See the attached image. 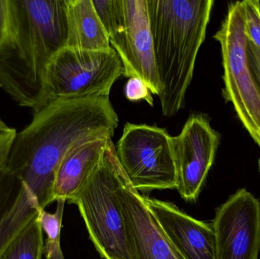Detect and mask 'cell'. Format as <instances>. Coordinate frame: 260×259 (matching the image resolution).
Segmentation results:
<instances>
[{"mask_svg": "<svg viewBox=\"0 0 260 259\" xmlns=\"http://www.w3.org/2000/svg\"><path fill=\"white\" fill-rule=\"evenodd\" d=\"M148 210L173 247L184 259H215L212 224L197 220L169 202L144 196Z\"/></svg>", "mask_w": 260, "mask_h": 259, "instance_id": "8fae6325", "label": "cell"}, {"mask_svg": "<svg viewBox=\"0 0 260 259\" xmlns=\"http://www.w3.org/2000/svg\"><path fill=\"white\" fill-rule=\"evenodd\" d=\"M221 45L226 101L260 149V89L247 55L241 1L232 3L219 30L214 35Z\"/></svg>", "mask_w": 260, "mask_h": 259, "instance_id": "5b68a950", "label": "cell"}, {"mask_svg": "<svg viewBox=\"0 0 260 259\" xmlns=\"http://www.w3.org/2000/svg\"><path fill=\"white\" fill-rule=\"evenodd\" d=\"M111 137L102 136L81 141L66 154L55 177V202H68L82 187L103 156Z\"/></svg>", "mask_w": 260, "mask_h": 259, "instance_id": "4fadbf2b", "label": "cell"}, {"mask_svg": "<svg viewBox=\"0 0 260 259\" xmlns=\"http://www.w3.org/2000/svg\"><path fill=\"white\" fill-rule=\"evenodd\" d=\"M124 174L111 138L97 167L68 201L79 208L102 258L136 259L118 199Z\"/></svg>", "mask_w": 260, "mask_h": 259, "instance_id": "277c9868", "label": "cell"}, {"mask_svg": "<svg viewBox=\"0 0 260 259\" xmlns=\"http://www.w3.org/2000/svg\"><path fill=\"white\" fill-rule=\"evenodd\" d=\"M259 171H260V158L259 160Z\"/></svg>", "mask_w": 260, "mask_h": 259, "instance_id": "cb8c5ba5", "label": "cell"}, {"mask_svg": "<svg viewBox=\"0 0 260 259\" xmlns=\"http://www.w3.org/2000/svg\"><path fill=\"white\" fill-rule=\"evenodd\" d=\"M116 152L125 174L137 191L177 188L172 137L166 129L127 123Z\"/></svg>", "mask_w": 260, "mask_h": 259, "instance_id": "52a82bcc", "label": "cell"}, {"mask_svg": "<svg viewBox=\"0 0 260 259\" xmlns=\"http://www.w3.org/2000/svg\"><path fill=\"white\" fill-rule=\"evenodd\" d=\"M215 259H259L260 203L245 189L218 207L212 221Z\"/></svg>", "mask_w": 260, "mask_h": 259, "instance_id": "ba28073f", "label": "cell"}, {"mask_svg": "<svg viewBox=\"0 0 260 259\" xmlns=\"http://www.w3.org/2000/svg\"><path fill=\"white\" fill-rule=\"evenodd\" d=\"M177 169V190L182 199L198 198L215 161L219 144L218 132L203 114H192L180 135L172 137Z\"/></svg>", "mask_w": 260, "mask_h": 259, "instance_id": "9c48e42d", "label": "cell"}, {"mask_svg": "<svg viewBox=\"0 0 260 259\" xmlns=\"http://www.w3.org/2000/svg\"><path fill=\"white\" fill-rule=\"evenodd\" d=\"M213 0H148L154 60L165 117L185 104L199 50L206 38Z\"/></svg>", "mask_w": 260, "mask_h": 259, "instance_id": "3957f363", "label": "cell"}, {"mask_svg": "<svg viewBox=\"0 0 260 259\" xmlns=\"http://www.w3.org/2000/svg\"><path fill=\"white\" fill-rule=\"evenodd\" d=\"M16 134L15 129H12L9 132L0 133V173L7 164L11 147Z\"/></svg>", "mask_w": 260, "mask_h": 259, "instance_id": "ffe728a7", "label": "cell"}, {"mask_svg": "<svg viewBox=\"0 0 260 259\" xmlns=\"http://www.w3.org/2000/svg\"><path fill=\"white\" fill-rule=\"evenodd\" d=\"M247 55L249 64L260 89V50L249 41L247 44Z\"/></svg>", "mask_w": 260, "mask_h": 259, "instance_id": "44dd1931", "label": "cell"}, {"mask_svg": "<svg viewBox=\"0 0 260 259\" xmlns=\"http://www.w3.org/2000/svg\"><path fill=\"white\" fill-rule=\"evenodd\" d=\"M124 20L109 38L123 64L126 78L143 81L151 94L159 96L160 85L154 60L148 0H123Z\"/></svg>", "mask_w": 260, "mask_h": 259, "instance_id": "30bf717a", "label": "cell"}, {"mask_svg": "<svg viewBox=\"0 0 260 259\" xmlns=\"http://www.w3.org/2000/svg\"><path fill=\"white\" fill-rule=\"evenodd\" d=\"M125 95L131 101L144 100L151 106L154 103L151 91L148 89L146 84L137 78H130L126 82Z\"/></svg>", "mask_w": 260, "mask_h": 259, "instance_id": "d6986e66", "label": "cell"}, {"mask_svg": "<svg viewBox=\"0 0 260 259\" xmlns=\"http://www.w3.org/2000/svg\"><path fill=\"white\" fill-rule=\"evenodd\" d=\"M66 202L64 199H57V206L53 214L42 208L38 211L40 225L47 235L44 248L45 259H65L61 249L60 234Z\"/></svg>", "mask_w": 260, "mask_h": 259, "instance_id": "2e32d148", "label": "cell"}, {"mask_svg": "<svg viewBox=\"0 0 260 259\" xmlns=\"http://www.w3.org/2000/svg\"><path fill=\"white\" fill-rule=\"evenodd\" d=\"M67 40L66 0H7L0 88L19 106L44 107L47 68Z\"/></svg>", "mask_w": 260, "mask_h": 259, "instance_id": "6da1fadb", "label": "cell"}, {"mask_svg": "<svg viewBox=\"0 0 260 259\" xmlns=\"http://www.w3.org/2000/svg\"><path fill=\"white\" fill-rule=\"evenodd\" d=\"M92 3L110 38L123 24L124 20L123 0H92Z\"/></svg>", "mask_w": 260, "mask_h": 259, "instance_id": "e0dca14e", "label": "cell"}, {"mask_svg": "<svg viewBox=\"0 0 260 259\" xmlns=\"http://www.w3.org/2000/svg\"><path fill=\"white\" fill-rule=\"evenodd\" d=\"M124 69L114 49L84 50L64 47L49 64L46 75L48 103L58 99L107 96Z\"/></svg>", "mask_w": 260, "mask_h": 259, "instance_id": "8992f818", "label": "cell"}, {"mask_svg": "<svg viewBox=\"0 0 260 259\" xmlns=\"http://www.w3.org/2000/svg\"><path fill=\"white\" fill-rule=\"evenodd\" d=\"M118 123L107 96L53 100L16 134L6 168L30 175L54 194L56 171L67 152L85 140L112 138Z\"/></svg>", "mask_w": 260, "mask_h": 259, "instance_id": "7a4b0ae2", "label": "cell"}, {"mask_svg": "<svg viewBox=\"0 0 260 259\" xmlns=\"http://www.w3.org/2000/svg\"><path fill=\"white\" fill-rule=\"evenodd\" d=\"M118 199L136 259H184L175 250L145 203L123 176Z\"/></svg>", "mask_w": 260, "mask_h": 259, "instance_id": "7c38bea8", "label": "cell"}, {"mask_svg": "<svg viewBox=\"0 0 260 259\" xmlns=\"http://www.w3.org/2000/svg\"><path fill=\"white\" fill-rule=\"evenodd\" d=\"M66 47L84 50H108L112 48L92 0H66Z\"/></svg>", "mask_w": 260, "mask_h": 259, "instance_id": "5bb4252c", "label": "cell"}, {"mask_svg": "<svg viewBox=\"0 0 260 259\" xmlns=\"http://www.w3.org/2000/svg\"><path fill=\"white\" fill-rule=\"evenodd\" d=\"M7 22V0H0V44L6 32Z\"/></svg>", "mask_w": 260, "mask_h": 259, "instance_id": "7402d4cb", "label": "cell"}, {"mask_svg": "<svg viewBox=\"0 0 260 259\" xmlns=\"http://www.w3.org/2000/svg\"><path fill=\"white\" fill-rule=\"evenodd\" d=\"M11 129H12V128H9V126L0 119V133L9 132Z\"/></svg>", "mask_w": 260, "mask_h": 259, "instance_id": "603a6c76", "label": "cell"}, {"mask_svg": "<svg viewBox=\"0 0 260 259\" xmlns=\"http://www.w3.org/2000/svg\"><path fill=\"white\" fill-rule=\"evenodd\" d=\"M44 248V232L38 214L9 243L0 259H42Z\"/></svg>", "mask_w": 260, "mask_h": 259, "instance_id": "9a60e30c", "label": "cell"}, {"mask_svg": "<svg viewBox=\"0 0 260 259\" xmlns=\"http://www.w3.org/2000/svg\"><path fill=\"white\" fill-rule=\"evenodd\" d=\"M241 6L247 40L260 50V2L244 0Z\"/></svg>", "mask_w": 260, "mask_h": 259, "instance_id": "ac0fdd59", "label": "cell"}]
</instances>
